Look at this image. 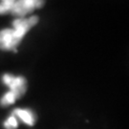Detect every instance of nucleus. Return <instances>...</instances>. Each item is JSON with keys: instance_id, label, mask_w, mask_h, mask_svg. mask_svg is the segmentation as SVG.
I'll return each mask as SVG.
<instances>
[{"instance_id": "obj_1", "label": "nucleus", "mask_w": 129, "mask_h": 129, "mask_svg": "<svg viewBox=\"0 0 129 129\" xmlns=\"http://www.w3.org/2000/svg\"><path fill=\"white\" fill-rule=\"evenodd\" d=\"M38 22L37 16H31L30 18H19L14 20L13 29H4L0 31V49L1 50H14L23 39L24 36L29 30Z\"/></svg>"}, {"instance_id": "obj_2", "label": "nucleus", "mask_w": 129, "mask_h": 129, "mask_svg": "<svg viewBox=\"0 0 129 129\" xmlns=\"http://www.w3.org/2000/svg\"><path fill=\"white\" fill-rule=\"evenodd\" d=\"M3 82L10 87V92H12L16 99L22 97L26 92V79L21 76L14 77L13 75L5 74L2 77Z\"/></svg>"}, {"instance_id": "obj_3", "label": "nucleus", "mask_w": 129, "mask_h": 129, "mask_svg": "<svg viewBox=\"0 0 129 129\" xmlns=\"http://www.w3.org/2000/svg\"><path fill=\"white\" fill-rule=\"evenodd\" d=\"M44 0H16L10 13L14 15L24 16L34 10L41 8Z\"/></svg>"}, {"instance_id": "obj_4", "label": "nucleus", "mask_w": 129, "mask_h": 129, "mask_svg": "<svg viewBox=\"0 0 129 129\" xmlns=\"http://www.w3.org/2000/svg\"><path fill=\"white\" fill-rule=\"evenodd\" d=\"M13 115H14L15 117H18L24 123L30 125V126H33L36 122L35 114L32 111L28 110V109H15L13 112Z\"/></svg>"}, {"instance_id": "obj_5", "label": "nucleus", "mask_w": 129, "mask_h": 129, "mask_svg": "<svg viewBox=\"0 0 129 129\" xmlns=\"http://www.w3.org/2000/svg\"><path fill=\"white\" fill-rule=\"evenodd\" d=\"M16 0H1L0 1V14L10 13Z\"/></svg>"}, {"instance_id": "obj_6", "label": "nucleus", "mask_w": 129, "mask_h": 129, "mask_svg": "<svg viewBox=\"0 0 129 129\" xmlns=\"http://www.w3.org/2000/svg\"><path fill=\"white\" fill-rule=\"evenodd\" d=\"M17 99H16V97L14 96V94L12 92H8L6 93L4 95V97L1 99V102H0V103H1V105L3 106H7V105H10V104H13V103H14V102L16 101Z\"/></svg>"}, {"instance_id": "obj_7", "label": "nucleus", "mask_w": 129, "mask_h": 129, "mask_svg": "<svg viewBox=\"0 0 129 129\" xmlns=\"http://www.w3.org/2000/svg\"><path fill=\"white\" fill-rule=\"evenodd\" d=\"M17 125H18V122L14 115L10 116L4 122V127L6 129H15L17 127Z\"/></svg>"}]
</instances>
